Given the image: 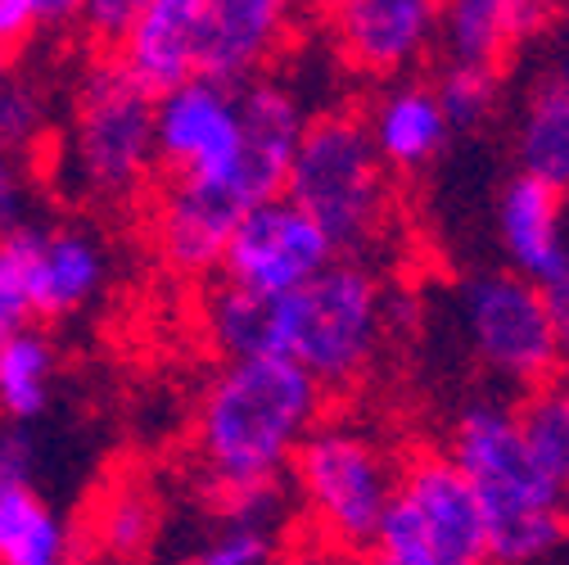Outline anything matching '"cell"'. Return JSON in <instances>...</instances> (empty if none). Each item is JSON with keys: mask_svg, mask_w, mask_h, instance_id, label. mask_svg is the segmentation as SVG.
I'll list each match as a JSON object with an SVG mask.
<instances>
[{"mask_svg": "<svg viewBox=\"0 0 569 565\" xmlns=\"http://www.w3.org/2000/svg\"><path fill=\"white\" fill-rule=\"evenodd\" d=\"M326 412V389L284 358H240L208 376L190 420V448L222 521L276 525L284 516V475Z\"/></svg>", "mask_w": 569, "mask_h": 565, "instance_id": "1", "label": "cell"}, {"mask_svg": "<svg viewBox=\"0 0 569 565\" xmlns=\"http://www.w3.org/2000/svg\"><path fill=\"white\" fill-rule=\"evenodd\" d=\"M439 448L475 493L492 565H542L560 552L569 538L565 488L533 462L516 420V398L483 394L461 403Z\"/></svg>", "mask_w": 569, "mask_h": 565, "instance_id": "2", "label": "cell"}, {"mask_svg": "<svg viewBox=\"0 0 569 565\" xmlns=\"http://www.w3.org/2000/svg\"><path fill=\"white\" fill-rule=\"evenodd\" d=\"M393 326L389 290L371 262L335 258L303 290L271 299V358L295 363L326 398L352 394L376 371Z\"/></svg>", "mask_w": 569, "mask_h": 565, "instance_id": "3", "label": "cell"}, {"mask_svg": "<svg viewBox=\"0 0 569 565\" xmlns=\"http://www.w3.org/2000/svg\"><path fill=\"white\" fill-rule=\"evenodd\" d=\"M284 199L326 231L339 258L376 254L393 231V177L385 172L362 109H317L299 136L284 177Z\"/></svg>", "mask_w": 569, "mask_h": 565, "instance_id": "4", "label": "cell"}, {"mask_svg": "<svg viewBox=\"0 0 569 565\" xmlns=\"http://www.w3.org/2000/svg\"><path fill=\"white\" fill-rule=\"evenodd\" d=\"M402 453L376 420L358 412H326L290 462V498L303 525L335 552H371L376 525L398 484Z\"/></svg>", "mask_w": 569, "mask_h": 565, "instance_id": "5", "label": "cell"}, {"mask_svg": "<svg viewBox=\"0 0 569 565\" xmlns=\"http://www.w3.org/2000/svg\"><path fill=\"white\" fill-rule=\"evenodd\" d=\"M63 177L100 208H127L159 181L154 96L140 91L109 50L87 63L63 127Z\"/></svg>", "mask_w": 569, "mask_h": 565, "instance_id": "6", "label": "cell"}, {"mask_svg": "<svg viewBox=\"0 0 569 565\" xmlns=\"http://www.w3.org/2000/svg\"><path fill=\"white\" fill-rule=\"evenodd\" d=\"M371 556L389 565H492L479 503L439 444L402 453Z\"/></svg>", "mask_w": 569, "mask_h": 565, "instance_id": "7", "label": "cell"}, {"mask_svg": "<svg viewBox=\"0 0 569 565\" xmlns=\"http://www.w3.org/2000/svg\"><path fill=\"white\" fill-rule=\"evenodd\" d=\"M154 155H159V177L203 181L222 190L240 214L262 204L244 177L240 96L218 78L199 73L154 96Z\"/></svg>", "mask_w": 569, "mask_h": 565, "instance_id": "8", "label": "cell"}, {"mask_svg": "<svg viewBox=\"0 0 569 565\" xmlns=\"http://www.w3.org/2000/svg\"><path fill=\"white\" fill-rule=\"evenodd\" d=\"M457 304L475 363L516 398L565 367L547 321L542 286L516 276L511 267L475 271L470 280H461Z\"/></svg>", "mask_w": 569, "mask_h": 565, "instance_id": "9", "label": "cell"}, {"mask_svg": "<svg viewBox=\"0 0 569 565\" xmlns=\"http://www.w3.org/2000/svg\"><path fill=\"white\" fill-rule=\"evenodd\" d=\"M443 0H312L326 50L362 82L420 73L435 54Z\"/></svg>", "mask_w": 569, "mask_h": 565, "instance_id": "10", "label": "cell"}, {"mask_svg": "<svg viewBox=\"0 0 569 565\" xmlns=\"http://www.w3.org/2000/svg\"><path fill=\"white\" fill-rule=\"evenodd\" d=\"M335 258L339 254L326 240V231L299 204L276 195V199L249 208L236 222V231L222 249L218 280H227V286H236L253 299H284V295L303 290L312 276H321Z\"/></svg>", "mask_w": 569, "mask_h": 565, "instance_id": "11", "label": "cell"}, {"mask_svg": "<svg viewBox=\"0 0 569 565\" xmlns=\"http://www.w3.org/2000/svg\"><path fill=\"white\" fill-rule=\"evenodd\" d=\"M244 214L203 181L159 177L150 199V245L172 276L208 280L222 267V249Z\"/></svg>", "mask_w": 569, "mask_h": 565, "instance_id": "12", "label": "cell"}, {"mask_svg": "<svg viewBox=\"0 0 569 565\" xmlns=\"http://www.w3.org/2000/svg\"><path fill=\"white\" fill-rule=\"evenodd\" d=\"M0 565H82V538L37 488L19 430L0 435Z\"/></svg>", "mask_w": 569, "mask_h": 565, "instance_id": "13", "label": "cell"}, {"mask_svg": "<svg viewBox=\"0 0 569 565\" xmlns=\"http://www.w3.org/2000/svg\"><path fill=\"white\" fill-rule=\"evenodd\" d=\"M203 41L208 0H146L109 54L140 91L163 96L203 73Z\"/></svg>", "mask_w": 569, "mask_h": 565, "instance_id": "14", "label": "cell"}, {"mask_svg": "<svg viewBox=\"0 0 569 565\" xmlns=\"http://www.w3.org/2000/svg\"><path fill=\"white\" fill-rule=\"evenodd\" d=\"M560 6L565 0H443L435 59L497 68L502 73L529 41L556 28Z\"/></svg>", "mask_w": 569, "mask_h": 565, "instance_id": "15", "label": "cell"}, {"mask_svg": "<svg viewBox=\"0 0 569 565\" xmlns=\"http://www.w3.org/2000/svg\"><path fill=\"white\" fill-rule=\"evenodd\" d=\"M308 14L312 0H208L203 78L240 87L258 73H271L276 54L290 46Z\"/></svg>", "mask_w": 569, "mask_h": 565, "instance_id": "16", "label": "cell"}, {"mask_svg": "<svg viewBox=\"0 0 569 565\" xmlns=\"http://www.w3.org/2000/svg\"><path fill=\"white\" fill-rule=\"evenodd\" d=\"M362 122L389 177H420L425 168H435V159L452 140L443 105L430 78H420V73L380 82V91L362 109Z\"/></svg>", "mask_w": 569, "mask_h": 565, "instance_id": "17", "label": "cell"}, {"mask_svg": "<svg viewBox=\"0 0 569 565\" xmlns=\"http://www.w3.org/2000/svg\"><path fill=\"white\" fill-rule=\"evenodd\" d=\"M569 199L525 172H516L497 195V240L516 276L533 286L569 276Z\"/></svg>", "mask_w": 569, "mask_h": 565, "instance_id": "18", "label": "cell"}, {"mask_svg": "<svg viewBox=\"0 0 569 565\" xmlns=\"http://www.w3.org/2000/svg\"><path fill=\"white\" fill-rule=\"evenodd\" d=\"M109 245L91 227H37L32 254V317L68 321L109 290Z\"/></svg>", "mask_w": 569, "mask_h": 565, "instance_id": "19", "label": "cell"}, {"mask_svg": "<svg viewBox=\"0 0 569 565\" xmlns=\"http://www.w3.org/2000/svg\"><path fill=\"white\" fill-rule=\"evenodd\" d=\"M516 172L560 190L569 199V87L542 73L516 113Z\"/></svg>", "mask_w": 569, "mask_h": 565, "instance_id": "20", "label": "cell"}, {"mask_svg": "<svg viewBox=\"0 0 569 565\" xmlns=\"http://www.w3.org/2000/svg\"><path fill=\"white\" fill-rule=\"evenodd\" d=\"M163 525V507L146 479H113L87 521V547L100 552V561H140L146 565L154 538Z\"/></svg>", "mask_w": 569, "mask_h": 565, "instance_id": "21", "label": "cell"}, {"mask_svg": "<svg viewBox=\"0 0 569 565\" xmlns=\"http://www.w3.org/2000/svg\"><path fill=\"white\" fill-rule=\"evenodd\" d=\"M59 371L54 339L41 326H23L0 339V420L10 426H28L50 407Z\"/></svg>", "mask_w": 569, "mask_h": 565, "instance_id": "22", "label": "cell"}, {"mask_svg": "<svg viewBox=\"0 0 569 565\" xmlns=\"http://www.w3.org/2000/svg\"><path fill=\"white\" fill-rule=\"evenodd\" d=\"M199 326L222 363L271 358V299H253L227 280H212L199 299Z\"/></svg>", "mask_w": 569, "mask_h": 565, "instance_id": "23", "label": "cell"}, {"mask_svg": "<svg viewBox=\"0 0 569 565\" xmlns=\"http://www.w3.org/2000/svg\"><path fill=\"white\" fill-rule=\"evenodd\" d=\"M516 420H520V435H525L533 462L560 488H569V367H560L556 376H547L542 385L520 394Z\"/></svg>", "mask_w": 569, "mask_h": 565, "instance_id": "24", "label": "cell"}, {"mask_svg": "<svg viewBox=\"0 0 569 565\" xmlns=\"http://www.w3.org/2000/svg\"><path fill=\"white\" fill-rule=\"evenodd\" d=\"M452 131H479L502 105V73L475 63H439L430 78Z\"/></svg>", "mask_w": 569, "mask_h": 565, "instance_id": "25", "label": "cell"}, {"mask_svg": "<svg viewBox=\"0 0 569 565\" xmlns=\"http://www.w3.org/2000/svg\"><path fill=\"white\" fill-rule=\"evenodd\" d=\"M32 254H37L32 222L0 236V339L23 326H37V317H32Z\"/></svg>", "mask_w": 569, "mask_h": 565, "instance_id": "26", "label": "cell"}, {"mask_svg": "<svg viewBox=\"0 0 569 565\" xmlns=\"http://www.w3.org/2000/svg\"><path fill=\"white\" fill-rule=\"evenodd\" d=\"M50 131V96L37 78L19 73L0 91V155H28L37 140Z\"/></svg>", "mask_w": 569, "mask_h": 565, "instance_id": "27", "label": "cell"}, {"mask_svg": "<svg viewBox=\"0 0 569 565\" xmlns=\"http://www.w3.org/2000/svg\"><path fill=\"white\" fill-rule=\"evenodd\" d=\"M271 556H276V534H271V525L222 521L186 561H190V565H271Z\"/></svg>", "mask_w": 569, "mask_h": 565, "instance_id": "28", "label": "cell"}, {"mask_svg": "<svg viewBox=\"0 0 569 565\" xmlns=\"http://www.w3.org/2000/svg\"><path fill=\"white\" fill-rule=\"evenodd\" d=\"M146 10V0H82V37L100 50H113V41L127 32V23Z\"/></svg>", "mask_w": 569, "mask_h": 565, "instance_id": "29", "label": "cell"}, {"mask_svg": "<svg viewBox=\"0 0 569 565\" xmlns=\"http://www.w3.org/2000/svg\"><path fill=\"white\" fill-rule=\"evenodd\" d=\"M28 222V177L14 155H0V236Z\"/></svg>", "mask_w": 569, "mask_h": 565, "instance_id": "30", "label": "cell"}, {"mask_svg": "<svg viewBox=\"0 0 569 565\" xmlns=\"http://www.w3.org/2000/svg\"><path fill=\"white\" fill-rule=\"evenodd\" d=\"M37 37H41V23H37L32 0H0V50L19 54Z\"/></svg>", "mask_w": 569, "mask_h": 565, "instance_id": "31", "label": "cell"}, {"mask_svg": "<svg viewBox=\"0 0 569 565\" xmlns=\"http://www.w3.org/2000/svg\"><path fill=\"white\" fill-rule=\"evenodd\" d=\"M542 304H547V321H551V335L560 348V363L569 367V276L542 286Z\"/></svg>", "mask_w": 569, "mask_h": 565, "instance_id": "32", "label": "cell"}, {"mask_svg": "<svg viewBox=\"0 0 569 565\" xmlns=\"http://www.w3.org/2000/svg\"><path fill=\"white\" fill-rule=\"evenodd\" d=\"M41 32H73L82 19V0H32Z\"/></svg>", "mask_w": 569, "mask_h": 565, "instance_id": "33", "label": "cell"}, {"mask_svg": "<svg viewBox=\"0 0 569 565\" xmlns=\"http://www.w3.org/2000/svg\"><path fill=\"white\" fill-rule=\"evenodd\" d=\"M551 78L569 87V10L556 19V50H551Z\"/></svg>", "mask_w": 569, "mask_h": 565, "instance_id": "34", "label": "cell"}, {"mask_svg": "<svg viewBox=\"0 0 569 565\" xmlns=\"http://www.w3.org/2000/svg\"><path fill=\"white\" fill-rule=\"evenodd\" d=\"M10 78H14V54H6V50H0V91L10 87Z\"/></svg>", "mask_w": 569, "mask_h": 565, "instance_id": "35", "label": "cell"}, {"mask_svg": "<svg viewBox=\"0 0 569 565\" xmlns=\"http://www.w3.org/2000/svg\"><path fill=\"white\" fill-rule=\"evenodd\" d=\"M362 565H389V561H380V556H371V552H367V561H362Z\"/></svg>", "mask_w": 569, "mask_h": 565, "instance_id": "36", "label": "cell"}, {"mask_svg": "<svg viewBox=\"0 0 569 565\" xmlns=\"http://www.w3.org/2000/svg\"><path fill=\"white\" fill-rule=\"evenodd\" d=\"M565 529H569V488H565Z\"/></svg>", "mask_w": 569, "mask_h": 565, "instance_id": "37", "label": "cell"}, {"mask_svg": "<svg viewBox=\"0 0 569 565\" xmlns=\"http://www.w3.org/2000/svg\"><path fill=\"white\" fill-rule=\"evenodd\" d=\"M100 565H140V561H100Z\"/></svg>", "mask_w": 569, "mask_h": 565, "instance_id": "38", "label": "cell"}, {"mask_svg": "<svg viewBox=\"0 0 569 565\" xmlns=\"http://www.w3.org/2000/svg\"><path fill=\"white\" fill-rule=\"evenodd\" d=\"M177 565H190V561H186V556H181V561H177Z\"/></svg>", "mask_w": 569, "mask_h": 565, "instance_id": "39", "label": "cell"}]
</instances>
